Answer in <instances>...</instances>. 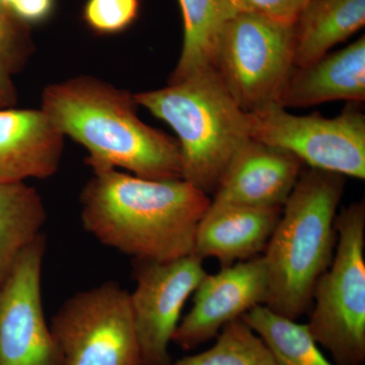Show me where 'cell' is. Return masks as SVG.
<instances>
[{"label": "cell", "mask_w": 365, "mask_h": 365, "mask_svg": "<svg viewBox=\"0 0 365 365\" xmlns=\"http://www.w3.org/2000/svg\"><path fill=\"white\" fill-rule=\"evenodd\" d=\"M345 177L302 172L264 250L269 292L265 306L297 321L313 304L314 287L333 260L335 220Z\"/></svg>", "instance_id": "3"}, {"label": "cell", "mask_w": 365, "mask_h": 365, "mask_svg": "<svg viewBox=\"0 0 365 365\" xmlns=\"http://www.w3.org/2000/svg\"><path fill=\"white\" fill-rule=\"evenodd\" d=\"M268 292V274L262 255L207 274L194 292L193 307L180 322L173 342L184 350L195 349L250 309L265 306Z\"/></svg>", "instance_id": "11"}, {"label": "cell", "mask_w": 365, "mask_h": 365, "mask_svg": "<svg viewBox=\"0 0 365 365\" xmlns=\"http://www.w3.org/2000/svg\"><path fill=\"white\" fill-rule=\"evenodd\" d=\"M20 20L32 26L47 21L54 11L55 0H2Z\"/></svg>", "instance_id": "24"}, {"label": "cell", "mask_w": 365, "mask_h": 365, "mask_svg": "<svg viewBox=\"0 0 365 365\" xmlns=\"http://www.w3.org/2000/svg\"><path fill=\"white\" fill-rule=\"evenodd\" d=\"M242 319L265 341L278 365H336L322 353L307 324L284 318L266 306L253 307Z\"/></svg>", "instance_id": "19"}, {"label": "cell", "mask_w": 365, "mask_h": 365, "mask_svg": "<svg viewBox=\"0 0 365 365\" xmlns=\"http://www.w3.org/2000/svg\"><path fill=\"white\" fill-rule=\"evenodd\" d=\"M134 93L91 76L46 86L41 108L64 137L88 150L93 172L126 170L143 179H182L176 138L144 123Z\"/></svg>", "instance_id": "2"}, {"label": "cell", "mask_w": 365, "mask_h": 365, "mask_svg": "<svg viewBox=\"0 0 365 365\" xmlns=\"http://www.w3.org/2000/svg\"><path fill=\"white\" fill-rule=\"evenodd\" d=\"M250 136L282 148L312 169L365 179V115L348 106L338 116H297L273 103L248 113Z\"/></svg>", "instance_id": "8"}, {"label": "cell", "mask_w": 365, "mask_h": 365, "mask_svg": "<svg viewBox=\"0 0 365 365\" xmlns=\"http://www.w3.org/2000/svg\"><path fill=\"white\" fill-rule=\"evenodd\" d=\"M64 139L41 109H0V182L54 176Z\"/></svg>", "instance_id": "13"}, {"label": "cell", "mask_w": 365, "mask_h": 365, "mask_svg": "<svg viewBox=\"0 0 365 365\" xmlns=\"http://www.w3.org/2000/svg\"><path fill=\"white\" fill-rule=\"evenodd\" d=\"M136 285L129 292L143 365H170L169 348L182 307L207 275L194 254L169 261L134 260Z\"/></svg>", "instance_id": "9"}, {"label": "cell", "mask_w": 365, "mask_h": 365, "mask_svg": "<svg viewBox=\"0 0 365 365\" xmlns=\"http://www.w3.org/2000/svg\"><path fill=\"white\" fill-rule=\"evenodd\" d=\"M139 14V0H88L83 19L98 35H114L128 29Z\"/></svg>", "instance_id": "22"}, {"label": "cell", "mask_w": 365, "mask_h": 365, "mask_svg": "<svg viewBox=\"0 0 365 365\" xmlns=\"http://www.w3.org/2000/svg\"><path fill=\"white\" fill-rule=\"evenodd\" d=\"M294 26L240 11L220 36L213 68L250 113L277 103L294 67Z\"/></svg>", "instance_id": "6"}, {"label": "cell", "mask_w": 365, "mask_h": 365, "mask_svg": "<svg viewBox=\"0 0 365 365\" xmlns=\"http://www.w3.org/2000/svg\"><path fill=\"white\" fill-rule=\"evenodd\" d=\"M335 254L314 287L307 329L336 365L365 361V203L343 208L335 220Z\"/></svg>", "instance_id": "5"}, {"label": "cell", "mask_w": 365, "mask_h": 365, "mask_svg": "<svg viewBox=\"0 0 365 365\" xmlns=\"http://www.w3.org/2000/svg\"><path fill=\"white\" fill-rule=\"evenodd\" d=\"M282 208L209 205L197 227L193 254L215 258L222 267L246 261L264 252Z\"/></svg>", "instance_id": "14"}, {"label": "cell", "mask_w": 365, "mask_h": 365, "mask_svg": "<svg viewBox=\"0 0 365 365\" xmlns=\"http://www.w3.org/2000/svg\"><path fill=\"white\" fill-rule=\"evenodd\" d=\"M205 351L170 365H278L270 348L244 319L227 324Z\"/></svg>", "instance_id": "20"}, {"label": "cell", "mask_w": 365, "mask_h": 365, "mask_svg": "<svg viewBox=\"0 0 365 365\" xmlns=\"http://www.w3.org/2000/svg\"><path fill=\"white\" fill-rule=\"evenodd\" d=\"M50 328L63 365H143L129 292L116 282L72 295Z\"/></svg>", "instance_id": "7"}, {"label": "cell", "mask_w": 365, "mask_h": 365, "mask_svg": "<svg viewBox=\"0 0 365 365\" xmlns=\"http://www.w3.org/2000/svg\"><path fill=\"white\" fill-rule=\"evenodd\" d=\"M47 220L39 192L26 182H0V285Z\"/></svg>", "instance_id": "18"}, {"label": "cell", "mask_w": 365, "mask_h": 365, "mask_svg": "<svg viewBox=\"0 0 365 365\" xmlns=\"http://www.w3.org/2000/svg\"><path fill=\"white\" fill-rule=\"evenodd\" d=\"M35 51L31 26L20 20L0 0V109L18 102L14 78Z\"/></svg>", "instance_id": "21"}, {"label": "cell", "mask_w": 365, "mask_h": 365, "mask_svg": "<svg viewBox=\"0 0 365 365\" xmlns=\"http://www.w3.org/2000/svg\"><path fill=\"white\" fill-rule=\"evenodd\" d=\"M134 98L176 132L182 179L213 195L251 140L248 113L237 104L217 71L209 67L165 88L134 93Z\"/></svg>", "instance_id": "4"}, {"label": "cell", "mask_w": 365, "mask_h": 365, "mask_svg": "<svg viewBox=\"0 0 365 365\" xmlns=\"http://www.w3.org/2000/svg\"><path fill=\"white\" fill-rule=\"evenodd\" d=\"M242 11H251L271 20L294 25L311 0H237Z\"/></svg>", "instance_id": "23"}, {"label": "cell", "mask_w": 365, "mask_h": 365, "mask_svg": "<svg viewBox=\"0 0 365 365\" xmlns=\"http://www.w3.org/2000/svg\"><path fill=\"white\" fill-rule=\"evenodd\" d=\"M302 165L288 151L251 139L228 168L210 204L281 209L299 181Z\"/></svg>", "instance_id": "12"}, {"label": "cell", "mask_w": 365, "mask_h": 365, "mask_svg": "<svg viewBox=\"0 0 365 365\" xmlns=\"http://www.w3.org/2000/svg\"><path fill=\"white\" fill-rule=\"evenodd\" d=\"M365 0H311L294 23V66L328 54L364 28Z\"/></svg>", "instance_id": "16"}, {"label": "cell", "mask_w": 365, "mask_h": 365, "mask_svg": "<svg viewBox=\"0 0 365 365\" xmlns=\"http://www.w3.org/2000/svg\"><path fill=\"white\" fill-rule=\"evenodd\" d=\"M45 248L42 235L0 285V365H63L43 309Z\"/></svg>", "instance_id": "10"}, {"label": "cell", "mask_w": 365, "mask_h": 365, "mask_svg": "<svg viewBox=\"0 0 365 365\" xmlns=\"http://www.w3.org/2000/svg\"><path fill=\"white\" fill-rule=\"evenodd\" d=\"M184 38L179 61L168 83L213 67L216 50L225 26L242 11L237 0H179Z\"/></svg>", "instance_id": "17"}, {"label": "cell", "mask_w": 365, "mask_h": 365, "mask_svg": "<svg viewBox=\"0 0 365 365\" xmlns=\"http://www.w3.org/2000/svg\"><path fill=\"white\" fill-rule=\"evenodd\" d=\"M365 38L313 63L294 66L277 98L280 107L309 108L333 101L364 102Z\"/></svg>", "instance_id": "15"}, {"label": "cell", "mask_w": 365, "mask_h": 365, "mask_svg": "<svg viewBox=\"0 0 365 365\" xmlns=\"http://www.w3.org/2000/svg\"><path fill=\"white\" fill-rule=\"evenodd\" d=\"M211 199L185 180L143 179L120 170L93 172L81 194L83 227L101 244L134 260L193 254Z\"/></svg>", "instance_id": "1"}]
</instances>
